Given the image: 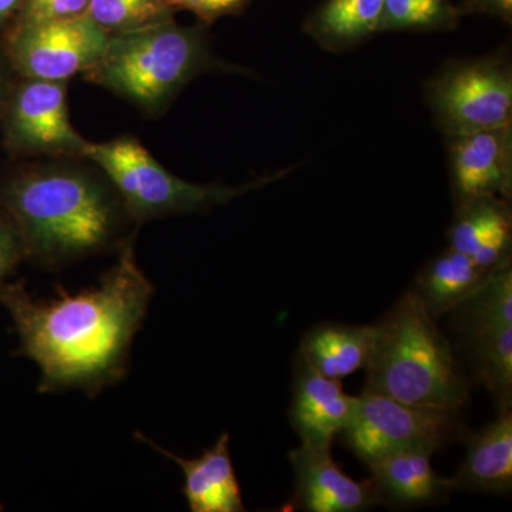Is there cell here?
Wrapping results in <instances>:
<instances>
[{
	"label": "cell",
	"instance_id": "obj_1",
	"mask_svg": "<svg viewBox=\"0 0 512 512\" xmlns=\"http://www.w3.org/2000/svg\"><path fill=\"white\" fill-rule=\"evenodd\" d=\"M153 296L131 241L93 288L73 293L57 285L53 298L39 299L23 281L0 284V305L19 338L16 355L39 367L42 394L79 390L96 397L120 383Z\"/></svg>",
	"mask_w": 512,
	"mask_h": 512
},
{
	"label": "cell",
	"instance_id": "obj_2",
	"mask_svg": "<svg viewBox=\"0 0 512 512\" xmlns=\"http://www.w3.org/2000/svg\"><path fill=\"white\" fill-rule=\"evenodd\" d=\"M0 207L18 227L26 258L49 269L116 245L127 212L92 178L69 171L12 178L0 187Z\"/></svg>",
	"mask_w": 512,
	"mask_h": 512
},
{
	"label": "cell",
	"instance_id": "obj_3",
	"mask_svg": "<svg viewBox=\"0 0 512 512\" xmlns=\"http://www.w3.org/2000/svg\"><path fill=\"white\" fill-rule=\"evenodd\" d=\"M409 289L376 326L375 348L366 366L363 392L412 406L461 410L466 380L450 340Z\"/></svg>",
	"mask_w": 512,
	"mask_h": 512
},
{
	"label": "cell",
	"instance_id": "obj_4",
	"mask_svg": "<svg viewBox=\"0 0 512 512\" xmlns=\"http://www.w3.org/2000/svg\"><path fill=\"white\" fill-rule=\"evenodd\" d=\"M202 62L200 35L164 20L109 37L87 72L114 92L151 107L171 96Z\"/></svg>",
	"mask_w": 512,
	"mask_h": 512
},
{
	"label": "cell",
	"instance_id": "obj_5",
	"mask_svg": "<svg viewBox=\"0 0 512 512\" xmlns=\"http://www.w3.org/2000/svg\"><path fill=\"white\" fill-rule=\"evenodd\" d=\"M82 154L107 174L128 214L136 218L210 210L279 177L264 178L259 183L239 188L187 183L165 170L133 138H121L104 144L86 141Z\"/></svg>",
	"mask_w": 512,
	"mask_h": 512
},
{
	"label": "cell",
	"instance_id": "obj_6",
	"mask_svg": "<svg viewBox=\"0 0 512 512\" xmlns=\"http://www.w3.org/2000/svg\"><path fill=\"white\" fill-rule=\"evenodd\" d=\"M464 434L461 410L412 406L380 394L357 396L355 413L342 431L346 447L365 464L407 448L436 453Z\"/></svg>",
	"mask_w": 512,
	"mask_h": 512
},
{
	"label": "cell",
	"instance_id": "obj_7",
	"mask_svg": "<svg viewBox=\"0 0 512 512\" xmlns=\"http://www.w3.org/2000/svg\"><path fill=\"white\" fill-rule=\"evenodd\" d=\"M430 101L450 136L511 126V72L497 60L451 64L431 83Z\"/></svg>",
	"mask_w": 512,
	"mask_h": 512
},
{
	"label": "cell",
	"instance_id": "obj_8",
	"mask_svg": "<svg viewBox=\"0 0 512 512\" xmlns=\"http://www.w3.org/2000/svg\"><path fill=\"white\" fill-rule=\"evenodd\" d=\"M109 32L89 15L19 23L9 39L13 64L32 80L64 82L92 69L109 42Z\"/></svg>",
	"mask_w": 512,
	"mask_h": 512
},
{
	"label": "cell",
	"instance_id": "obj_9",
	"mask_svg": "<svg viewBox=\"0 0 512 512\" xmlns=\"http://www.w3.org/2000/svg\"><path fill=\"white\" fill-rule=\"evenodd\" d=\"M10 147L25 153H82L84 144L69 121L64 82L32 80L9 101L5 124Z\"/></svg>",
	"mask_w": 512,
	"mask_h": 512
},
{
	"label": "cell",
	"instance_id": "obj_10",
	"mask_svg": "<svg viewBox=\"0 0 512 512\" xmlns=\"http://www.w3.org/2000/svg\"><path fill=\"white\" fill-rule=\"evenodd\" d=\"M295 491L288 510L362 512L382 505L372 478L357 481L333 460L332 446L303 444L289 451Z\"/></svg>",
	"mask_w": 512,
	"mask_h": 512
},
{
	"label": "cell",
	"instance_id": "obj_11",
	"mask_svg": "<svg viewBox=\"0 0 512 512\" xmlns=\"http://www.w3.org/2000/svg\"><path fill=\"white\" fill-rule=\"evenodd\" d=\"M451 168L458 201L481 197L510 200L511 126L451 136Z\"/></svg>",
	"mask_w": 512,
	"mask_h": 512
},
{
	"label": "cell",
	"instance_id": "obj_12",
	"mask_svg": "<svg viewBox=\"0 0 512 512\" xmlns=\"http://www.w3.org/2000/svg\"><path fill=\"white\" fill-rule=\"evenodd\" d=\"M356 396H349L339 380L320 375L296 356L289 420L301 443L332 446L349 426Z\"/></svg>",
	"mask_w": 512,
	"mask_h": 512
},
{
	"label": "cell",
	"instance_id": "obj_13",
	"mask_svg": "<svg viewBox=\"0 0 512 512\" xmlns=\"http://www.w3.org/2000/svg\"><path fill=\"white\" fill-rule=\"evenodd\" d=\"M136 439L173 460L183 471V494L192 512H244L242 491L239 487L231 450L229 434L222 433L214 446L200 457L183 458L158 446L150 437L136 431Z\"/></svg>",
	"mask_w": 512,
	"mask_h": 512
},
{
	"label": "cell",
	"instance_id": "obj_14",
	"mask_svg": "<svg viewBox=\"0 0 512 512\" xmlns=\"http://www.w3.org/2000/svg\"><path fill=\"white\" fill-rule=\"evenodd\" d=\"M433 451L407 448L366 464L383 505L399 508L446 503L457 490L454 478L440 476L431 464Z\"/></svg>",
	"mask_w": 512,
	"mask_h": 512
},
{
	"label": "cell",
	"instance_id": "obj_15",
	"mask_svg": "<svg viewBox=\"0 0 512 512\" xmlns=\"http://www.w3.org/2000/svg\"><path fill=\"white\" fill-rule=\"evenodd\" d=\"M450 248L487 269L511 261L512 220L507 200L481 197L460 202L448 232Z\"/></svg>",
	"mask_w": 512,
	"mask_h": 512
},
{
	"label": "cell",
	"instance_id": "obj_16",
	"mask_svg": "<svg viewBox=\"0 0 512 512\" xmlns=\"http://www.w3.org/2000/svg\"><path fill=\"white\" fill-rule=\"evenodd\" d=\"M457 490L484 494L511 493L512 407L497 410V416L483 429L467 437V454L453 477Z\"/></svg>",
	"mask_w": 512,
	"mask_h": 512
},
{
	"label": "cell",
	"instance_id": "obj_17",
	"mask_svg": "<svg viewBox=\"0 0 512 512\" xmlns=\"http://www.w3.org/2000/svg\"><path fill=\"white\" fill-rule=\"evenodd\" d=\"M376 326L320 323L303 335L298 356L320 375L340 380L366 369Z\"/></svg>",
	"mask_w": 512,
	"mask_h": 512
},
{
	"label": "cell",
	"instance_id": "obj_18",
	"mask_svg": "<svg viewBox=\"0 0 512 512\" xmlns=\"http://www.w3.org/2000/svg\"><path fill=\"white\" fill-rule=\"evenodd\" d=\"M495 269L483 268L467 255L448 248L420 272L413 291L427 312L439 320L474 295Z\"/></svg>",
	"mask_w": 512,
	"mask_h": 512
},
{
	"label": "cell",
	"instance_id": "obj_19",
	"mask_svg": "<svg viewBox=\"0 0 512 512\" xmlns=\"http://www.w3.org/2000/svg\"><path fill=\"white\" fill-rule=\"evenodd\" d=\"M383 0H328L309 20L313 37L325 46L355 45L380 30Z\"/></svg>",
	"mask_w": 512,
	"mask_h": 512
},
{
	"label": "cell",
	"instance_id": "obj_20",
	"mask_svg": "<svg viewBox=\"0 0 512 512\" xmlns=\"http://www.w3.org/2000/svg\"><path fill=\"white\" fill-rule=\"evenodd\" d=\"M473 348L476 372L497 410L512 407V323L461 332Z\"/></svg>",
	"mask_w": 512,
	"mask_h": 512
},
{
	"label": "cell",
	"instance_id": "obj_21",
	"mask_svg": "<svg viewBox=\"0 0 512 512\" xmlns=\"http://www.w3.org/2000/svg\"><path fill=\"white\" fill-rule=\"evenodd\" d=\"M450 0H383L380 30H433L456 25Z\"/></svg>",
	"mask_w": 512,
	"mask_h": 512
},
{
	"label": "cell",
	"instance_id": "obj_22",
	"mask_svg": "<svg viewBox=\"0 0 512 512\" xmlns=\"http://www.w3.org/2000/svg\"><path fill=\"white\" fill-rule=\"evenodd\" d=\"M164 0H89L86 15L106 32H126L170 20Z\"/></svg>",
	"mask_w": 512,
	"mask_h": 512
},
{
	"label": "cell",
	"instance_id": "obj_23",
	"mask_svg": "<svg viewBox=\"0 0 512 512\" xmlns=\"http://www.w3.org/2000/svg\"><path fill=\"white\" fill-rule=\"evenodd\" d=\"M89 0H23L20 23L50 22L86 13Z\"/></svg>",
	"mask_w": 512,
	"mask_h": 512
},
{
	"label": "cell",
	"instance_id": "obj_24",
	"mask_svg": "<svg viewBox=\"0 0 512 512\" xmlns=\"http://www.w3.org/2000/svg\"><path fill=\"white\" fill-rule=\"evenodd\" d=\"M26 259L25 242L8 212L0 207V284Z\"/></svg>",
	"mask_w": 512,
	"mask_h": 512
},
{
	"label": "cell",
	"instance_id": "obj_25",
	"mask_svg": "<svg viewBox=\"0 0 512 512\" xmlns=\"http://www.w3.org/2000/svg\"><path fill=\"white\" fill-rule=\"evenodd\" d=\"M244 0H164L165 5L173 8L192 10L205 19L217 18L231 12Z\"/></svg>",
	"mask_w": 512,
	"mask_h": 512
},
{
	"label": "cell",
	"instance_id": "obj_26",
	"mask_svg": "<svg viewBox=\"0 0 512 512\" xmlns=\"http://www.w3.org/2000/svg\"><path fill=\"white\" fill-rule=\"evenodd\" d=\"M484 13L511 22L512 0H464L458 13Z\"/></svg>",
	"mask_w": 512,
	"mask_h": 512
},
{
	"label": "cell",
	"instance_id": "obj_27",
	"mask_svg": "<svg viewBox=\"0 0 512 512\" xmlns=\"http://www.w3.org/2000/svg\"><path fill=\"white\" fill-rule=\"evenodd\" d=\"M22 5L23 0H0V22L9 19Z\"/></svg>",
	"mask_w": 512,
	"mask_h": 512
},
{
	"label": "cell",
	"instance_id": "obj_28",
	"mask_svg": "<svg viewBox=\"0 0 512 512\" xmlns=\"http://www.w3.org/2000/svg\"><path fill=\"white\" fill-rule=\"evenodd\" d=\"M3 96V74L2 70H0V101H2Z\"/></svg>",
	"mask_w": 512,
	"mask_h": 512
},
{
	"label": "cell",
	"instance_id": "obj_29",
	"mask_svg": "<svg viewBox=\"0 0 512 512\" xmlns=\"http://www.w3.org/2000/svg\"><path fill=\"white\" fill-rule=\"evenodd\" d=\"M0 510H2V505H0Z\"/></svg>",
	"mask_w": 512,
	"mask_h": 512
}]
</instances>
